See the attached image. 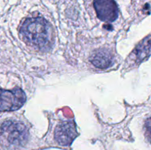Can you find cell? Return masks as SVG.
<instances>
[{
  "mask_svg": "<svg viewBox=\"0 0 151 150\" xmlns=\"http://www.w3.org/2000/svg\"><path fill=\"white\" fill-rule=\"evenodd\" d=\"M22 39L31 46L46 50L52 44V29L42 17H31L26 19L20 28Z\"/></svg>",
  "mask_w": 151,
  "mask_h": 150,
  "instance_id": "6da1fadb",
  "label": "cell"
},
{
  "mask_svg": "<svg viewBox=\"0 0 151 150\" xmlns=\"http://www.w3.org/2000/svg\"><path fill=\"white\" fill-rule=\"evenodd\" d=\"M27 138V128L22 122L7 121L0 125V144L4 146H22Z\"/></svg>",
  "mask_w": 151,
  "mask_h": 150,
  "instance_id": "7a4b0ae2",
  "label": "cell"
},
{
  "mask_svg": "<svg viewBox=\"0 0 151 150\" xmlns=\"http://www.w3.org/2000/svg\"><path fill=\"white\" fill-rule=\"evenodd\" d=\"M25 101L26 95L21 88L0 89V111L16 110L22 107Z\"/></svg>",
  "mask_w": 151,
  "mask_h": 150,
  "instance_id": "3957f363",
  "label": "cell"
},
{
  "mask_svg": "<svg viewBox=\"0 0 151 150\" xmlns=\"http://www.w3.org/2000/svg\"><path fill=\"white\" fill-rule=\"evenodd\" d=\"M77 136L78 132L73 120L60 122L55 129V139L60 146H68Z\"/></svg>",
  "mask_w": 151,
  "mask_h": 150,
  "instance_id": "277c9868",
  "label": "cell"
},
{
  "mask_svg": "<svg viewBox=\"0 0 151 150\" xmlns=\"http://www.w3.org/2000/svg\"><path fill=\"white\" fill-rule=\"evenodd\" d=\"M94 7L99 19L112 22L118 17V7L114 0H94Z\"/></svg>",
  "mask_w": 151,
  "mask_h": 150,
  "instance_id": "5b68a950",
  "label": "cell"
},
{
  "mask_svg": "<svg viewBox=\"0 0 151 150\" xmlns=\"http://www.w3.org/2000/svg\"><path fill=\"white\" fill-rule=\"evenodd\" d=\"M90 61L97 69H106L111 66L113 57L110 51L102 49L97 50L91 54Z\"/></svg>",
  "mask_w": 151,
  "mask_h": 150,
  "instance_id": "8992f818",
  "label": "cell"
},
{
  "mask_svg": "<svg viewBox=\"0 0 151 150\" xmlns=\"http://www.w3.org/2000/svg\"><path fill=\"white\" fill-rule=\"evenodd\" d=\"M144 131L146 138L151 144V116L147 118L145 121Z\"/></svg>",
  "mask_w": 151,
  "mask_h": 150,
  "instance_id": "52a82bcc",
  "label": "cell"
}]
</instances>
